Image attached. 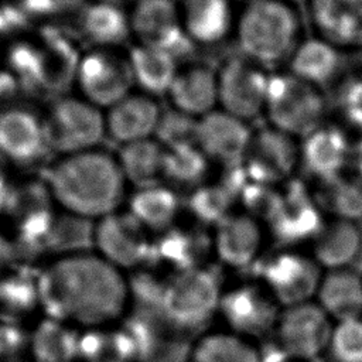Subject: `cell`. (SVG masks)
Here are the masks:
<instances>
[{"label":"cell","mask_w":362,"mask_h":362,"mask_svg":"<svg viewBox=\"0 0 362 362\" xmlns=\"http://www.w3.org/2000/svg\"><path fill=\"white\" fill-rule=\"evenodd\" d=\"M314 301L334 322L362 315V273L354 267L324 272Z\"/></svg>","instance_id":"27"},{"label":"cell","mask_w":362,"mask_h":362,"mask_svg":"<svg viewBox=\"0 0 362 362\" xmlns=\"http://www.w3.org/2000/svg\"><path fill=\"white\" fill-rule=\"evenodd\" d=\"M168 98L173 109L199 119L218 109L216 69L204 64H191L180 68Z\"/></svg>","instance_id":"24"},{"label":"cell","mask_w":362,"mask_h":362,"mask_svg":"<svg viewBox=\"0 0 362 362\" xmlns=\"http://www.w3.org/2000/svg\"><path fill=\"white\" fill-rule=\"evenodd\" d=\"M81 57L59 33L47 31L40 47L37 85L45 92H62L76 79Z\"/></svg>","instance_id":"28"},{"label":"cell","mask_w":362,"mask_h":362,"mask_svg":"<svg viewBox=\"0 0 362 362\" xmlns=\"http://www.w3.org/2000/svg\"><path fill=\"white\" fill-rule=\"evenodd\" d=\"M161 109L153 96L127 95L124 99L109 107L106 130L117 143L129 144L151 139L156 134Z\"/></svg>","instance_id":"23"},{"label":"cell","mask_w":362,"mask_h":362,"mask_svg":"<svg viewBox=\"0 0 362 362\" xmlns=\"http://www.w3.org/2000/svg\"><path fill=\"white\" fill-rule=\"evenodd\" d=\"M235 194L222 184H201L189 197L188 206L192 215L204 225L215 226L233 211Z\"/></svg>","instance_id":"40"},{"label":"cell","mask_w":362,"mask_h":362,"mask_svg":"<svg viewBox=\"0 0 362 362\" xmlns=\"http://www.w3.org/2000/svg\"><path fill=\"white\" fill-rule=\"evenodd\" d=\"M48 146L65 153L93 150L106 132V120L99 107L75 98L58 99L45 123Z\"/></svg>","instance_id":"10"},{"label":"cell","mask_w":362,"mask_h":362,"mask_svg":"<svg viewBox=\"0 0 362 362\" xmlns=\"http://www.w3.org/2000/svg\"><path fill=\"white\" fill-rule=\"evenodd\" d=\"M10 250H11L10 243L3 236H0V267H3L4 262H7V259L11 253Z\"/></svg>","instance_id":"48"},{"label":"cell","mask_w":362,"mask_h":362,"mask_svg":"<svg viewBox=\"0 0 362 362\" xmlns=\"http://www.w3.org/2000/svg\"><path fill=\"white\" fill-rule=\"evenodd\" d=\"M187 362H263V351L257 342L221 327L195 338Z\"/></svg>","instance_id":"29"},{"label":"cell","mask_w":362,"mask_h":362,"mask_svg":"<svg viewBox=\"0 0 362 362\" xmlns=\"http://www.w3.org/2000/svg\"><path fill=\"white\" fill-rule=\"evenodd\" d=\"M165 148L153 139L124 144L119 154V165L124 178L139 188L158 184L164 170Z\"/></svg>","instance_id":"34"},{"label":"cell","mask_w":362,"mask_h":362,"mask_svg":"<svg viewBox=\"0 0 362 362\" xmlns=\"http://www.w3.org/2000/svg\"><path fill=\"white\" fill-rule=\"evenodd\" d=\"M14 90V78L7 74H0V102Z\"/></svg>","instance_id":"46"},{"label":"cell","mask_w":362,"mask_h":362,"mask_svg":"<svg viewBox=\"0 0 362 362\" xmlns=\"http://www.w3.org/2000/svg\"><path fill=\"white\" fill-rule=\"evenodd\" d=\"M349 167L352 168V174L362 180V134L356 140H352Z\"/></svg>","instance_id":"45"},{"label":"cell","mask_w":362,"mask_h":362,"mask_svg":"<svg viewBox=\"0 0 362 362\" xmlns=\"http://www.w3.org/2000/svg\"><path fill=\"white\" fill-rule=\"evenodd\" d=\"M296 6L284 0H252L238 14L235 35L243 57L267 68L287 62L304 38Z\"/></svg>","instance_id":"3"},{"label":"cell","mask_w":362,"mask_h":362,"mask_svg":"<svg viewBox=\"0 0 362 362\" xmlns=\"http://www.w3.org/2000/svg\"><path fill=\"white\" fill-rule=\"evenodd\" d=\"M307 7L315 35L339 49L362 48V0H310Z\"/></svg>","instance_id":"21"},{"label":"cell","mask_w":362,"mask_h":362,"mask_svg":"<svg viewBox=\"0 0 362 362\" xmlns=\"http://www.w3.org/2000/svg\"><path fill=\"white\" fill-rule=\"evenodd\" d=\"M1 349H3V346H1V341H0V354H1Z\"/></svg>","instance_id":"52"},{"label":"cell","mask_w":362,"mask_h":362,"mask_svg":"<svg viewBox=\"0 0 362 362\" xmlns=\"http://www.w3.org/2000/svg\"><path fill=\"white\" fill-rule=\"evenodd\" d=\"M253 133L249 122L215 109L198 119L195 144L209 161L235 165L245 160Z\"/></svg>","instance_id":"17"},{"label":"cell","mask_w":362,"mask_h":362,"mask_svg":"<svg viewBox=\"0 0 362 362\" xmlns=\"http://www.w3.org/2000/svg\"><path fill=\"white\" fill-rule=\"evenodd\" d=\"M284 1H287V3H291V4H294V6H297V4H301V3H308L310 0H284Z\"/></svg>","instance_id":"50"},{"label":"cell","mask_w":362,"mask_h":362,"mask_svg":"<svg viewBox=\"0 0 362 362\" xmlns=\"http://www.w3.org/2000/svg\"><path fill=\"white\" fill-rule=\"evenodd\" d=\"M76 81L86 100L96 107H112L130 95L134 83L129 59L106 51L81 58Z\"/></svg>","instance_id":"15"},{"label":"cell","mask_w":362,"mask_h":362,"mask_svg":"<svg viewBox=\"0 0 362 362\" xmlns=\"http://www.w3.org/2000/svg\"><path fill=\"white\" fill-rule=\"evenodd\" d=\"M300 163L297 139L267 126L253 133L249 151L242 161L252 181L272 185L286 181Z\"/></svg>","instance_id":"16"},{"label":"cell","mask_w":362,"mask_h":362,"mask_svg":"<svg viewBox=\"0 0 362 362\" xmlns=\"http://www.w3.org/2000/svg\"><path fill=\"white\" fill-rule=\"evenodd\" d=\"M136 355V344L127 331L103 327L79 334L76 359L82 362H129Z\"/></svg>","instance_id":"35"},{"label":"cell","mask_w":362,"mask_h":362,"mask_svg":"<svg viewBox=\"0 0 362 362\" xmlns=\"http://www.w3.org/2000/svg\"><path fill=\"white\" fill-rule=\"evenodd\" d=\"M287 65V72L322 89L339 75L341 49L318 35L303 38L290 55Z\"/></svg>","instance_id":"26"},{"label":"cell","mask_w":362,"mask_h":362,"mask_svg":"<svg viewBox=\"0 0 362 362\" xmlns=\"http://www.w3.org/2000/svg\"><path fill=\"white\" fill-rule=\"evenodd\" d=\"M308 252L324 272L352 267L362 253L359 222L327 218L311 240Z\"/></svg>","instance_id":"22"},{"label":"cell","mask_w":362,"mask_h":362,"mask_svg":"<svg viewBox=\"0 0 362 362\" xmlns=\"http://www.w3.org/2000/svg\"><path fill=\"white\" fill-rule=\"evenodd\" d=\"M78 342L79 334L71 325L48 318L31 339L34 362H74Z\"/></svg>","instance_id":"37"},{"label":"cell","mask_w":362,"mask_h":362,"mask_svg":"<svg viewBox=\"0 0 362 362\" xmlns=\"http://www.w3.org/2000/svg\"><path fill=\"white\" fill-rule=\"evenodd\" d=\"M129 64L137 83L146 95H167L178 71V59L165 49L139 44L130 49Z\"/></svg>","instance_id":"30"},{"label":"cell","mask_w":362,"mask_h":362,"mask_svg":"<svg viewBox=\"0 0 362 362\" xmlns=\"http://www.w3.org/2000/svg\"><path fill=\"white\" fill-rule=\"evenodd\" d=\"M48 197L51 194L42 184H27L8 192L3 209L11 218L16 236L23 245L45 243L55 219Z\"/></svg>","instance_id":"19"},{"label":"cell","mask_w":362,"mask_h":362,"mask_svg":"<svg viewBox=\"0 0 362 362\" xmlns=\"http://www.w3.org/2000/svg\"><path fill=\"white\" fill-rule=\"evenodd\" d=\"M37 284L49 320L83 329L110 327L126 314L132 297L123 272L90 252L61 256Z\"/></svg>","instance_id":"1"},{"label":"cell","mask_w":362,"mask_h":362,"mask_svg":"<svg viewBox=\"0 0 362 362\" xmlns=\"http://www.w3.org/2000/svg\"><path fill=\"white\" fill-rule=\"evenodd\" d=\"M267 236L260 218L247 211H235L214 226L212 255L223 267L245 270L263 259Z\"/></svg>","instance_id":"11"},{"label":"cell","mask_w":362,"mask_h":362,"mask_svg":"<svg viewBox=\"0 0 362 362\" xmlns=\"http://www.w3.org/2000/svg\"><path fill=\"white\" fill-rule=\"evenodd\" d=\"M184 33L194 45H216L235 34L233 0H180Z\"/></svg>","instance_id":"20"},{"label":"cell","mask_w":362,"mask_h":362,"mask_svg":"<svg viewBox=\"0 0 362 362\" xmlns=\"http://www.w3.org/2000/svg\"><path fill=\"white\" fill-rule=\"evenodd\" d=\"M324 356L329 362H362V315L334 322Z\"/></svg>","instance_id":"41"},{"label":"cell","mask_w":362,"mask_h":362,"mask_svg":"<svg viewBox=\"0 0 362 362\" xmlns=\"http://www.w3.org/2000/svg\"><path fill=\"white\" fill-rule=\"evenodd\" d=\"M81 0H23L24 11L35 16H51L69 11Z\"/></svg>","instance_id":"44"},{"label":"cell","mask_w":362,"mask_h":362,"mask_svg":"<svg viewBox=\"0 0 362 362\" xmlns=\"http://www.w3.org/2000/svg\"><path fill=\"white\" fill-rule=\"evenodd\" d=\"M332 327L334 321L313 300L283 307L272 337L283 355L314 362L325 355Z\"/></svg>","instance_id":"8"},{"label":"cell","mask_w":362,"mask_h":362,"mask_svg":"<svg viewBox=\"0 0 362 362\" xmlns=\"http://www.w3.org/2000/svg\"><path fill=\"white\" fill-rule=\"evenodd\" d=\"M197 124L198 119L188 116L177 109L163 112L156 130L157 141L165 150L195 144Z\"/></svg>","instance_id":"42"},{"label":"cell","mask_w":362,"mask_h":362,"mask_svg":"<svg viewBox=\"0 0 362 362\" xmlns=\"http://www.w3.org/2000/svg\"><path fill=\"white\" fill-rule=\"evenodd\" d=\"M270 75L242 54L226 58L216 68L218 109L250 123L264 113Z\"/></svg>","instance_id":"9"},{"label":"cell","mask_w":362,"mask_h":362,"mask_svg":"<svg viewBox=\"0 0 362 362\" xmlns=\"http://www.w3.org/2000/svg\"><path fill=\"white\" fill-rule=\"evenodd\" d=\"M324 270L310 252L281 247L264 255L257 263L256 279L270 291L280 307L313 301Z\"/></svg>","instance_id":"7"},{"label":"cell","mask_w":362,"mask_h":362,"mask_svg":"<svg viewBox=\"0 0 362 362\" xmlns=\"http://www.w3.org/2000/svg\"><path fill=\"white\" fill-rule=\"evenodd\" d=\"M148 230L130 214H109L95 226L93 247L115 267L134 269L153 259Z\"/></svg>","instance_id":"13"},{"label":"cell","mask_w":362,"mask_h":362,"mask_svg":"<svg viewBox=\"0 0 362 362\" xmlns=\"http://www.w3.org/2000/svg\"><path fill=\"white\" fill-rule=\"evenodd\" d=\"M93 236L95 228L90 225V219L66 212L54 219L45 245L61 252L62 256L83 253L93 247Z\"/></svg>","instance_id":"38"},{"label":"cell","mask_w":362,"mask_h":362,"mask_svg":"<svg viewBox=\"0 0 362 362\" xmlns=\"http://www.w3.org/2000/svg\"><path fill=\"white\" fill-rule=\"evenodd\" d=\"M277 352H279V351H277ZM263 362H308V361L293 359V358H288V356L283 355L281 352H279V354H277V358H274V359H267V358H264V355H263Z\"/></svg>","instance_id":"49"},{"label":"cell","mask_w":362,"mask_h":362,"mask_svg":"<svg viewBox=\"0 0 362 362\" xmlns=\"http://www.w3.org/2000/svg\"><path fill=\"white\" fill-rule=\"evenodd\" d=\"M1 156H0V209L3 208L4 202H6V198H7V194H8V188L6 185V175H4V170H3V165H1Z\"/></svg>","instance_id":"47"},{"label":"cell","mask_w":362,"mask_h":362,"mask_svg":"<svg viewBox=\"0 0 362 362\" xmlns=\"http://www.w3.org/2000/svg\"><path fill=\"white\" fill-rule=\"evenodd\" d=\"M233 1H243V3L246 4V3H249V1H252V0H233Z\"/></svg>","instance_id":"51"},{"label":"cell","mask_w":362,"mask_h":362,"mask_svg":"<svg viewBox=\"0 0 362 362\" xmlns=\"http://www.w3.org/2000/svg\"><path fill=\"white\" fill-rule=\"evenodd\" d=\"M181 209L178 195L165 185L139 188L130 199V214L148 232L163 233L175 225Z\"/></svg>","instance_id":"32"},{"label":"cell","mask_w":362,"mask_h":362,"mask_svg":"<svg viewBox=\"0 0 362 362\" xmlns=\"http://www.w3.org/2000/svg\"><path fill=\"white\" fill-rule=\"evenodd\" d=\"M334 106L342 123L362 132V75H349L337 83Z\"/></svg>","instance_id":"43"},{"label":"cell","mask_w":362,"mask_h":362,"mask_svg":"<svg viewBox=\"0 0 362 362\" xmlns=\"http://www.w3.org/2000/svg\"><path fill=\"white\" fill-rule=\"evenodd\" d=\"M208 253L212 255L211 236H205L199 229H180L177 225L163 232L153 246V257L170 264L173 272L206 264L204 260Z\"/></svg>","instance_id":"31"},{"label":"cell","mask_w":362,"mask_h":362,"mask_svg":"<svg viewBox=\"0 0 362 362\" xmlns=\"http://www.w3.org/2000/svg\"><path fill=\"white\" fill-rule=\"evenodd\" d=\"M325 219L314 194L290 187L284 192H279L277 201L263 223L267 233L281 247H297L305 242L311 243Z\"/></svg>","instance_id":"12"},{"label":"cell","mask_w":362,"mask_h":362,"mask_svg":"<svg viewBox=\"0 0 362 362\" xmlns=\"http://www.w3.org/2000/svg\"><path fill=\"white\" fill-rule=\"evenodd\" d=\"M314 198L324 215L359 222L362 219V180L354 174H341L318 181Z\"/></svg>","instance_id":"33"},{"label":"cell","mask_w":362,"mask_h":362,"mask_svg":"<svg viewBox=\"0 0 362 362\" xmlns=\"http://www.w3.org/2000/svg\"><path fill=\"white\" fill-rule=\"evenodd\" d=\"M328 102L321 88L290 72L272 74L264 116L269 126L301 140L325 120Z\"/></svg>","instance_id":"5"},{"label":"cell","mask_w":362,"mask_h":362,"mask_svg":"<svg viewBox=\"0 0 362 362\" xmlns=\"http://www.w3.org/2000/svg\"><path fill=\"white\" fill-rule=\"evenodd\" d=\"M129 18L140 44L165 49L177 59L194 47L184 33L175 0H137Z\"/></svg>","instance_id":"14"},{"label":"cell","mask_w":362,"mask_h":362,"mask_svg":"<svg viewBox=\"0 0 362 362\" xmlns=\"http://www.w3.org/2000/svg\"><path fill=\"white\" fill-rule=\"evenodd\" d=\"M351 150L352 139L345 127L324 122L300 140V163L317 181H324L345 173Z\"/></svg>","instance_id":"18"},{"label":"cell","mask_w":362,"mask_h":362,"mask_svg":"<svg viewBox=\"0 0 362 362\" xmlns=\"http://www.w3.org/2000/svg\"><path fill=\"white\" fill-rule=\"evenodd\" d=\"M81 27L85 35L99 45L120 44L132 33L130 18L117 6L105 1L85 8Z\"/></svg>","instance_id":"36"},{"label":"cell","mask_w":362,"mask_h":362,"mask_svg":"<svg viewBox=\"0 0 362 362\" xmlns=\"http://www.w3.org/2000/svg\"><path fill=\"white\" fill-rule=\"evenodd\" d=\"M223 287L219 274L208 264L173 272L160 288V318L173 331L202 329L218 318Z\"/></svg>","instance_id":"4"},{"label":"cell","mask_w":362,"mask_h":362,"mask_svg":"<svg viewBox=\"0 0 362 362\" xmlns=\"http://www.w3.org/2000/svg\"><path fill=\"white\" fill-rule=\"evenodd\" d=\"M124 175L117 160L98 150L66 154L48 171L45 185L68 214L92 219L113 214L123 199Z\"/></svg>","instance_id":"2"},{"label":"cell","mask_w":362,"mask_h":362,"mask_svg":"<svg viewBox=\"0 0 362 362\" xmlns=\"http://www.w3.org/2000/svg\"><path fill=\"white\" fill-rule=\"evenodd\" d=\"M48 146L45 124L24 109L0 115V156L17 163H30Z\"/></svg>","instance_id":"25"},{"label":"cell","mask_w":362,"mask_h":362,"mask_svg":"<svg viewBox=\"0 0 362 362\" xmlns=\"http://www.w3.org/2000/svg\"><path fill=\"white\" fill-rule=\"evenodd\" d=\"M281 307L256 277L223 287L218 318L222 328L250 341L272 337Z\"/></svg>","instance_id":"6"},{"label":"cell","mask_w":362,"mask_h":362,"mask_svg":"<svg viewBox=\"0 0 362 362\" xmlns=\"http://www.w3.org/2000/svg\"><path fill=\"white\" fill-rule=\"evenodd\" d=\"M209 160L197 144L167 148L163 177L184 185H201L208 173Z\"/></svg>","instance_id":"39"}]
</instances>
